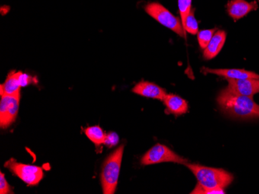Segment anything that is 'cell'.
Masks as SVG:
<instances>
[{
    "label": "cell",
    "instance_id": "18",
    "mask_svg": "<svg viewBox=\"0 0 259 194\" xmlns=\"http://www.w3.org/2000/svg\"><path fill=\"white\" fill-rule=\"evenodd\" d=\"M178 6L183 27L188 15L191 12L192 0H178Z\"/></svg>",
    "mask_w": 259,
    "mask_h": 194
},
{
    "label": "cell",
    "instance_id": "2",
    "mask_svg": "<svg viewBox=\"0 0 259 194\" xmlns=\"http://www.w3.org/2000/svg\"><path fill=\"white\" fill-rule=\"evenodd\" d=\"M185 165L193 172L198 180V186L191 193H208L213 189H224L234 179V176L225 169L188 163Z\"/></svg>",
    "mask_w": 259,
    "mask_h": 194
},
{
    "label": "cell",
    "instance_id": "11",
    "mask_svg": "<svg viewBox=\"0 0 259 194\" xmlns=\"http://www.w3.org/2000/svg\"><path fill=\"white\" fill-rule=\"evenodd\" d=\"M203 72L205 73L214 74L218 76L224 77L227 79H259V75L257 74L242 69H209L203 68Z\"/></svg>",
    "mask_w": 259,
    "mask_h": 194
},
{
    "label": "cell",
    "instance_id": "5",
    "mask_svg": "<svg viewBox=\"0 0 259 194\" xmlns=\"http://www.w3.org/2000/svg\"><path fill=\"white\" fill-rule=\"evenodd\" d=\"M4 166L29 186H36L44 178L41 167L19 163L14 158L6 162Z\"/></svg>",
    "mask_w": 259,
    "mask_h": 194
},
{
    "label": "cell",
    "instance_id": "17",
    "mask_svg": "<svg viewBox=\"0 0 259 194\" xmlns=\"http://www.w3.org/2000/svg\"><path fill=\"white\" fill-rule=\"evenodd\" d=\"M216 33V29H212V30H203L198 33V42H199V47L200 48L204 50L209 41H210L212 37Z\"/></svg>",
    "mask_w": 259,
    "mask_h": 194
},
{
    "label": "cell",
    "instance_id": "12",
    "mask_svg": "<svg viewBox=\"0 0 259 194\" xmlns=\"http://www.w3.org/2000/svg\"><path fill=\"white\" fill-rule=\"evenodd\" d=\"M22 72L12 71L7 75L5 82L0 85V95H20L21 90L20 84V75Z\"/></svg>",
    "mask_w": 259,
    "mask_h": 194
},
{
    "label": "cell",
    "instance_id": "9",
    "mask_svg": "<svg viewBox=\"0 0 259 194\" xmlns=\"http://www.w3.org/2000/svg\"><path fill=\"white\" fill-rule=\"evenodd\" d=\"M132 91L137 95L146 98H155V99L163 101L166 96L167 93L164 88H161L155 84L151 82L141 81L137 84L133 88Z\"/></svg>",
    "mask_w": 259,
    "mask_h": 194
},
{
    "label": "cell",
    "instance_id": "10",
    "mask_svg": "<svg viewBox=\"0 0 259 194\" xmlns=\"http://www.w3.org/2000/svg\"><path fill=\"white\" fill-rule=\"evenodd\" d=\"M257 8L256 2L248 3L245 0H231L227 5L228 14L234 20L243 18Z\"/></svg>",
    "mask_w": 259,
    "mask_h": 194
},
{
    "label": "cell",
    "instance_id": "20",
    "mask_svg": "<svg viewBox=\"0 0 259 194\" xmlns=\"http://www.w3.org/2000/svg\"><path fill=\"white\" fill-rule=\"evenodd\" d=\"M118 143L119 136L116 133L112 132V133L107 134V137H106V141H105L104 145H106L107 147H114V146H116Z\"/></svg>",
    "mask_w": 259,
    "mask_h": 194
},
{
    "label": "cell",
    "instance_id": "19",
    "mask_svg": "<svg viewBox=\"0 0 259 194\" xmlns=\"http://www.w3.org/2000/svg\"><path fill=\"white\" fill-rule=\"evenodd\" d=\"M0 193H13L11 187H10L8 182L7 181V179H6L5 175L2 172L0 173Z\"/></svg>",
    "mask_w": 259,
    "mask_h": 194
},
{
    "label": "cell",
    "instance_id": "15",
    "mask_svg": "<svg viewBox=\"0 0 259 194\" xmlns=\"http://www.w3.org/2000/svg\"><path fill=\"white\" fill-rule=\"evenodd\" d=\"M84 133L88 137L89 140L93 142L97 146L104 144L105 141H106L107 134L98 125L88 127L84 130Z\"/></svg>",
    "mask_w": 259,
    "mask_h": 194
},
{
    "label": "cell",
    "instance_id": "3",
    "mask_svg": "<svg viewBox=\"0 0 259 194\" xmlns=\"http://www.w3.org/2000/svg\"><path fill=\"white\" fill-rule=\"evenodd\" d=\"M124 145H121L106 159L102 167V188L104 194H113L118 184Z\"/></svg>",
    "mask_w": 259,
    "mask_h": 194
},
{
    "label": "cell",
    "instance_id": "8",
    "mask_svg": "<svg viewBox=\"0 0 259 194\" xmlns=\"http://www.w3.org/2000/svg\"><path fill=\"white\" fill-rule=\"evenodd\" d=\"M228 85L225 91L231 93L251 97L259 93V79H228Z\"/></svg>",
    "mask_w": 259,
    "mask_h": 194
},
{
    "label": "cell",
    "instance_id": "21",
    "mask_svg": "<svg viewBox=\"0 0 259 194\" xmlns=\"http://www.w3.org/2000/svg\"><path fill=\"white\" fill-rule=\"evenodd\" d=\"M33 82V78L27 74H23V72L20 75V84H21L22 88L23 87L27 86V85L31 84Z\"/></svg>",
    "mask_w": 259,
    "mask_h": 194
},
{
    "label": "cell",
    "instance_id": "1",
    "mask_svg": "<svg viewBox=\"0 0 259 194\" xmlns=\"http://www.w3.org/2000/svg\"><path fill=\"white\" fill-rule=\"evenodd\" d=\"M217 101L223 112L231 118L242 120L259 118V105L251 97L231 93L224 89L220 92Z\"/></svg>",
    "mask_w": 259,
    "mask_h": 194
},
{
    "label": "cell",
    "instance_id": "4",
    "mask_svg": "<svg viewBox=\"0 0 259 194\" xmlns=\"http://www.w3.org/2000/svg\"><path fill=\"white\" fill-rule=\"evenodd\" d=\"M145 11L148 15L160 23L161 25L170 29L182 37H186L180 19L175 17L165 7L158 3H150L145 6Z\"/></svg>",
    "mask_w": 259,
    "mask_h": 194
},
{
    "label": "cell",
    "instance_id": "7",
    "mask_svg": "<svg viewBox=\"0 0 259 194\" xmlns=\"http://www.w3.org/2000/svg\"><path fill=\"white\" fill-rule=\"evenodd\" d=\"M20 95H2L0 101V127L3 130L14 124L18 115Z\"/></svg>",
    "mask_w": 259,
    "mask_h": 194
},
{
    "label": "cell",
    "instance_id": "16",
    "mask_svg": "<svg viewBox=\"0 0 259 194\" xmlns=\"http://www.w3.org/2000/svg\"><path fill=\"white\" fill-rule=\"evenodd\" d=\"M183 29H184V31L191 33L193 35H196L199 33V26H198L197 20L194 16V10H192L191 12L188 15L184 26H183Z\"/></svg>",
    "mask_w": 259,
    "mask_h": 194
},
{
    "label": "cell",
    "instance_id": "14",
    "mask_svg": "<svg viewBox=\"0 0 259 194\" xmlns=\"http://www.w3.org/2000/svg\"><path fill=\"white\" fill-rule=\"evenodd\" d=\"M164 105L166 107V112L172 114L176 116L186 114L188 111V104L186 100L181 97L167 94L165 98L163 100Z\"/></svg>",
    "mask_w": 259,
    "mask_h": 194
},
{
    "label": "cell",
    "instance_id": "13",
    "mask_svg": "<svg viewBox=\"0 0 259 194\" xmlns=\"http://www.w3.org/2000/svg\"><path fill=\"white\" fill-rule=\"evenodd\" d=\"M226 37V32L224 30H219L214 33L207 47L203 51V57L205 60H211L218 56L225 45Z\"/></svg>",
    "mask_w": 259,
    "mask_h": 194
},
{
    "label": "cell",
    "instance_id": "6",
    "mask_svg": "<svg viewBox=\"0 0 259 194\" xmlns=\"http://www.w3.org/2000/svg\"><path fill=\"white\" fill-rule=\"evenodd\" d=\"M187 162V159L179 156L169 148L161 144L153 146L141 159V163L144 166L161 163H176L185 165Z\"/></svg>",
    "mask_w": 259,
    "mask_h": 194
}]
</instances>
